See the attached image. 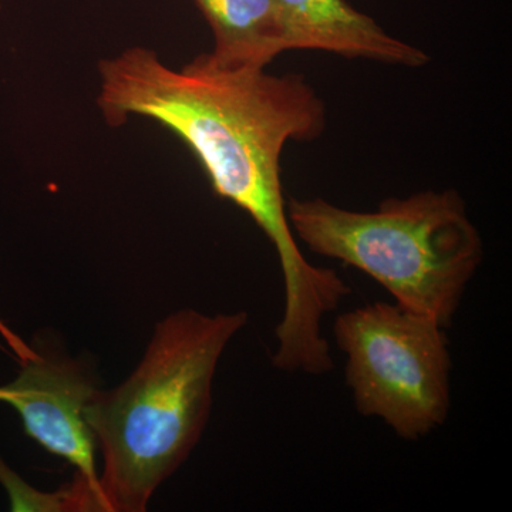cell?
<instances>
[{"instance_id":"8","label":"cell","mask_w":512,"mask_h":512,"mask_svg":"<svg viewBox=\"0 0 512 512\" xmlns=\"http://www.w3.org/2000/svg\"><path fill=\"white\" fill-rule=\"evenodd\" d=\"M0 335H2L3 339L6 340L9 348L15 352L16 357H18V362H23V360L29 359V357L35 355V350L29 348L28 345H25V343L22 342V339L18 338V336H16L15 333H13L12 330L2 322V320H0Z\"/></svg>"},{"instance_id":"6","label":"cell","mask_w":512,"mask_h":512,"mask_svg":"<svg viewBox=\"0 0 512 512\" xmlns=\"http://www.w3.org/2000/svg\"><path fill=\"white\" fill-rule=\"evenodd\" d=\"M288 50H322L399 66L419 67L429 56L384 32L346 0H275Z\"/></svg>"},{"instance_id":"4","label":"cell","mask_w":512,"mask_h":512,"mask_svg":"<svg viewBox=\"0 0 512 512\" xmlns=\"http://www.w3.org/2000/svg\"><path fill=\"white\" fill-rule=\"evenodd\" d=\"M333 336L357 412L417 441L451 409L450 343L437 320L397 303H367L338 316Z\"/></svg>"},{"instance_id":"3","label":"cell","mask_w":512,"mask_h":512,"mask_svg":"<svg viewBox=\"0 0 512 512\" xmlns=\"http://www.w3.org/2000/svg\"><path fill=\"white\" fill-rule=\"evenodd\" d=\"M286 208L293 234L308 249L365 272L394 303L444 329L483 262V239L453 190L387 198L370 212L322 198H292Z\"/></svg>"},{"instance_id":"1","label":"cell","mask_w":512,"mask_h":512,"mask_svg":"<svg viewBox=\"0 0 512 512\" xmlns=\"http://www.w3.org/2000/svg\"><path fill=\"white\" fill-rule=\"evenodd\" d=\"M99 73L97 106L110 126L140 116L173 131L198 158L215 194L247 212L274 245L285 288L276 359L289 366L326 359L322 320L352 289L333 269L303 256L281 180L286 143L312 141L325 130V104L311 84L301 74L222 67L210 55L174 70L146 47L101 60Z\"/></svg>"},{"instance_id":"9","label":"cell","mask_w":512,"mask_h":512,"mask_svg":"<svg viewBox=\"0 0 512 512\" xmlns=\"http://www.w3.org/2000/svg\"><path fill=\"white\" fill-rule=\"evenodd\" d=\"M0 9H2V3H0Z\"/></svg>"},{"instance_id":"2","label":"cell","mask_w":512,"mask_h":512,"mask_svg":"<svg viewBox=\"0 0 512 512\" xmlns=\"http://www.w3.org/2000/svg\"><path fill=\"white\" fill-rule=\"evenodd\" d=\"M247 322V312L171 313L127 380L97 389L84 417L103 457V511H146L157 488L183 466L210 419L222 353Z\"/></svg>"},{"instance_id":"5","label":"cell","mask_w":512,"mask_h":512,"mask_svg":"<svg viewBox=\"0 0 512 512\" xmlns=\"http://www.w3.org/2000/svg\"><path fill=\"white\" fill-rule=\"evenodd\" d=\"M20 365L18 377L0 386V402L18 412L30 439L76 468L74 481L92 495L97 511H103L96 441L84 417L96 384L82 363L67 357L36 352Z\"/></svg>"},{"instance_id":"7","label":"cell","mask_w":512,"mask_h":512,"mask_svg":"<svg viewBox=\"0 0 512 512\" xmlns=\"http://www.w3.org/2000/svg\"><path fill=\"white\" fill-rule=\"evenodd\" d=\"M215 37L222 67L265 69L288 50L275 0H195Z\"/></svg>"}]
</instances>
